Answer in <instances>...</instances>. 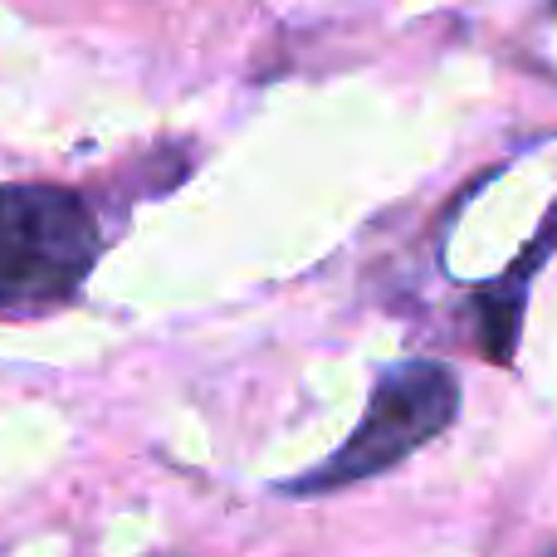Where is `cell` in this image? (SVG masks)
Wrapping results in <instances>:
<instances>
[{
  "mask_svg": "<svg viewBox=\"0 0 557 557\" xmlns=\"http://www.w3.org/2000/svg\"><path fill=\"white\" fill-rule=\"evenodd\" d=\"M553 245H557V206L543 215L539 235L523 245L519 260L499 278L474 288V327H480V352L490 357V362H499V367L513 362V343H519L523 308H529V284L539 278L543 264H548Z\"/></svg>",
  "mask_w": 557,
  "mask_h": 557,
  "instance_id": "3",
  "label": "cell"
},
{
  "mask_svg": "<svg viewBox=\"0 0 557 557\" xmlns=\"http://www.w3.org/2000/svg\"><path fill=\"white\" fill-rule=\"evenodd\" d=\"M460 411V376L445 362H396L376 376V392L367 401V416L318 470L284 484V494H333L347 484H362L401 465L425 441L450 431Z\"/></svg>",
  "mask_w": 557,
  "mask_h": 557,
  "instance_id": "1",
  "label": "cell"
},
{
  "mask_svg": "<svg viewBox=\"0 0 557 557\" xmlns=\"http://www.w3.org/2000/svg\"><path fill=\"white\" fill-rule=\"evenodd\" d=\"M98 225L64 186H0V313L69 298L94 270Z\"/></svg>",
  "mask_w": 557,
  "mask_h": 557,
  "instance_id": "2",
  "label": "cell"
}]
</instances>
